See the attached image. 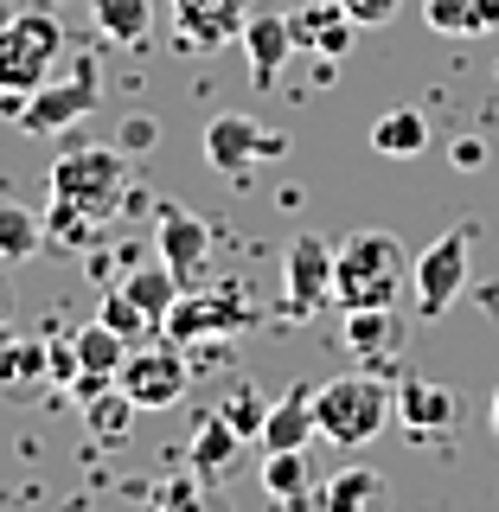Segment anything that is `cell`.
<instances>
[{
  "instance_id": "1",
  "label": "cell",
  "mask_w": 499,
  "mask_h": 512,
  "mask_svg": "<svg viewBox=\"0 0 499 512\" xmlns=\"http://www.w3.org/2000/svg\"><path fill=\"white\" fill-rule=\"evenodd\" d=\"M416 256L397 244L391 231H352L346 244H333V301L352 308H397L410 282Z\"/></svg>"
},
{
  "instance_id": "2",
  "label": "cell",
  "mask_w": 499,
  "mask_h": 512,
  "mask_svg": "<svg viewBox=\"0 0 499 512\" xmlns=\"http://www.w3.org/2000/svg\"><path fill=\"white\" fill-rule=\"evenodd\" d=\"M391 416H397L391 384H378L365 372H340L333 384H314V429L333 448H365Z\"/></svg>"
},
{
  "instance_id": "3",
  "label": "cell",
  "mask_w": 499,
  "mask_h": 512,
  "mask_svg": "<svg viewBox=\"0 0 499 512\" xmlns=\"http://www.w3.org/2000/svg\"><path fill=\"white\" fill-rule=\"evenodd\" d=\"M52 199L77 205L90 224H109L128 205V154L122 148H71L52 160Z\"/></svg>"
},
{
  "instance_id": "4",
  "label": "cell",
  "mask_w": 499,
  "mask_h": 512,
  "mask_svg": "<svg viewBox=\"0 0 499 512\" xmlns=\"http://www.w3.org/2000/svg\"><path fill=\"white\" fill-rule=\"evenodd\" d=\"M64 58V26L52 13L0 20V96H32Z\"/></svg>"
},
{
  "instance_id": "5",
  "label": "cell",
  "mask_w": 499,
  "mask_h": 512,
  "mask_svg": "<svg viewBox=\"0 0 499 512\" xmlns=\"http://www.w3.org/2000/svg\"><path fill=\"white\" fill-rule=\"evenodd\" d=\"M96 96H103V77H96V58H77L64 77H45L32 96H20V109H13V122L26 128V135H64L71 122H84L96 109Z\"/></svg>"
},
{
  "instance_id": "6",
  "label": "cell",
  "mask_w": 499,
  "mask_h": 512,
  "mask_svg": "<svg viewBox=\"0 0 499 512\" xmlns=\"http://www.w3.org/2000/svg\"><path fill=\"white\" fill-rule=\"evenodd\" d=\"M256 327V308L244 288H212V295H180L160 320L173 346H192V340H218V333H244Z\"/></svg>"
},
{
  "instance_id": "7",
  "label": "cell",
  "mask_w": 499,
  "mask_h": 512,
  "mask_svg": "<svg viewBox=\"0 0 499 512\" xmlns=\"http://www.w3.org/2000/svg\"><path fill=\"white\" fill-rule=\"evenodd\" d=\"M468 250H474V231H442L436 244L410 263V288H416V308L429 320H442L455 308V295L468 288Z\"/></svg>"
},
{
  "instance_id": "8",
  "label": "cell",
  "mask_w": 499,
  "mask_h": 512,
  "mask_svg": "<svg viewBox=\"0 0 499 512\" xmlns=\"http://www.w3.org/2000/svg\"><path fill=\"white\" fill-rule=\"evenodd\" d=\"M327 301H333V244L301 231L282 250V308L288 320H314Z\"/></svg>"
},
{
  "instance_id": "9",
  "label": "cell",
  "mask_w": 499,
  "mask_h": 512,
  "mask_svg": "<svg viewBox=\"0 0 499 512\" xmlns=\"http://www.w3.org/2000/svg\"><path fill=\"white\" fill-rule=\"evenodd\" d=\"M116 384L128 397H135V410H173L186 397V359H180V346H135L122 359V372Z\"/></svg>"
},
{
  "instance_id": "10",
  "label": "cell",
  "mask_w": 499,
  "mask_h": 512,
  "mask_svg": "<svg viewBox=\"0 0 499 512\" xmlns=\"http://www.w3.org/2000/svg\"><path fill=\"white\" fill-rule=\"evenodd\" d=\"M276 154H282V135H269V128L256 122V116H244V109L205 122V160H212L218 173H244V167L276 160Z\"/></svg>"
},
{
  "instance_id": "11",
  "label": "cell",
  "mask_w": 499,
  "mask_h": 512,
  "mask_svg": "<svg viewBox=\"0 0 499 512\" xmlns=\"http://www.w3.org/2000/svg\"><path fill=\"white\" fill-rule=\"evenodd\" d=\"M173 26L186 52H224L231 39H244L250 7L244 0H173Z\"/></svg>"
},
{
  "instance_id": "12",
  "label": "cell",
  "mask_w": 499,
  "mask_h": 512,
  "mask_svg": "<svg viewBox=\"0 0 499 512\" xmlns=\"http://www.w3.org/2000/svg\"><path fill=\"white\" fill-rule=\"evenodd\" d=\"M288 26H295V52H314V58H333V64L352 52V32H359V20H352L340 0H301L288 13Z\"/></svg>"
},
{
  "instance_id": "13",
  "label": "cell",
  "mask_w": 499,
  "mask_h": 512,
  "mask_svg": "<svg viewBox=\"0 0 499 512\" xmlns=\"http://www.w3.org/2000/svg\"><path fill=\"white\" fill-rule=\"evenodd\" d=\"M205 256H212V231H205V218H192L186 205H160V263L173 269L180 282H192L205 269Z\"/></svg>"
},
{
  "instance_id": "14",
  "label": "cell",
  "mask_w": 499,
  "mask_h": 512,
  "mask_svg": "<svg viewBox=\"0 0 499 512\" xmlns=\"http://www.w3.org/2000/svg\"><path fill=\"white\" fill-rule=\"evenodd\" d=\"M244 52H250V84L256 90H276L282 64L295 58V26H288V13H250Z\"/></svg>"
},
{
  "instance_id": "15",
  "label": "cell",
  "mask_w": 499,
  "mask_h": 512,
  "mask_svg": "<svg viewBox=\"0 0 499 512\" xmlns=\"http://www.w3.org/2000/svg\"><path fill=\"white\" fill-rule=\"evenodd\" d=\"M391 404H397V423L416 429V436H436V429L455 423V391H448V384H429V378H397Z\"/></svg>"
},
{
  "instance_id": "16",
  "label": "cell",
  "mask_w": 499,
  "mask_h": 512,
  "mask_svg": "<svg viewBox=\"0 0 499 512\" xmlns=\"http://www.w3.org/2000/svg\"><path fill=\"white\" fill-rule=\"evenodd\" d=\"M314 436H320L314 429V384H288L276 404H269L263 448H308Z\"/></svg>"
},
{
  "instance_id": "17",
  "label": "cell",
  "mask_w": 499,
  "mask_h": 512,
  "mask_svg": "<svg viewBox=\"0 0 499 512\" xmlns=\"http://www.w3.org/2000/svg\"><path fill=\"white\" fill-rule=\"evenodd\" d=\"M237 455H244V436L231 429V416H224V410H212L199 423V436H192V448H186V468L199 474V480H218V474L237 468Z\"/></svg>"
},
{
  "instance_id": "18",
  "label": "cell",
  "mask_w": 499,
  "mask_h": 512,
  "mask_svg": "<svg viewBox=\"0 0 499 512\" xmlns=\"http://www.w3.org/2000/svg\"><path fill=\"white\" fill-rule=\"evenodd\" d=\"M346 346L359 352V359H391V352L404 346V320H397V308H352L346 314Z\"/></svg>"
},
{
  "instance_id": "19",
  "label": "cell",
  "mask_w": 499,
  "mask_h": 512,
  "mask_svg": "<svg viewBox=\"0 0 499 512\" xmlns=\"http://www.w3.org/2000/svg\"><path fill=\"white\" fill-rule=\"evenodd\" d=\"M122 295H128V301H135V308H141V314H154V320H167V308H173V301H180V295H186V282H180V276H173V269H167V263H135V269H128V276H122Z\"/></svg>"
},
{
  "instance_id": "20",
  "label": "cell",
  "mask_w": 499,
  "mask_h": 512,
  "mask_svg": "<svg viewBox=\"0 0 499 512\" xmlns=\"http://www.w3.org/2000/svg\"><path fill=\"white\" fill-rule=\"evenodd\" d=\"M320 512H384V474L378 468H340L320 493Z\"/></svg>"
},
{
  "instance_id": "21",
  "label": "cell",
  "mask_w": 499,
  "mask_h": 512,
  "mask_svg": "<svg viewBox=\"0 0 499 512\" xmlns=\"http://www.w3.org/2000/svg\"><path fill=\"white\" fill-rule=\"evenodd\" d=\"M372 148L378 154H391V160H416V154H423L429 148V116H423V109H391V116H378L372 122Z\"/></svg>"
},
{
  "instance_id": "22",
  "label": "cell",
  "mask_w": 499,
  "mask_h": 512,
  "mask_svg": "<svg viewBox=\"0 0 499 512\" xmlns=\"http://www.w3.org/2000/svg\"><path fill=\"white\" fill-rule=\"evenodd\" d=\"M90 13L109 45H141L154 32V0H90Z\"/></svg>"
},
{
  "instance_id": "23",
  "label": "cell",
  "mask_w": 499,
  "mask_h": 512,
  "mask_svg": "<svg viewBox=\"0 0 499 512\" xmlns=\"http://www.w3.org/2000/svg\"><path fill=\"white\" fill-rule=\"evenodd\" d=\"M71 340H77V359H84V372H109V378H116V372H122V359L135 352V346H128L116 327H103V320H90V327H77Z\"/></svg>"
},
{
  "instance_id": "24",
  "label": "cell",
  "mask_w": 499,
  "mask_h": 512,
  "mask_svg": "<svg viewBox=\"0 0 499 512\" xmlns=\"http://www.w3.org/2000/svg\"><path fill=\"white\" fill-rule=\"evenodd\" d=\"M45 244V224L26 212V205H13V199H0V256L7 263H32Z\"/></svg>"
},
{
  "instance_id": "25",
  "label": "cell",
  "mask_w": 499,
  "mask_h": 512,
  "mask_svg": "<svg viewBox=\"0 0 499 512\" xmlns=\"http://www.w3.org/2000/svg\"><path fill=\"white\" fill-rule=\"evenodd\" d=\"M84 416H90V436L96 442H122L128 423H135V397H128L122 384H109V391H96L90 404H84Z\"/></svg>"
},
{
  "instance_id": "26",
  "label": "cell",
  "mask_w": 499,
  "mask_h": 512,
  "mask_svg": "<svg viewBox=\"0 0 499 512\" xmlns=\"http://www.w3.org/2000/svg\"><path fill=\"white\" fill-rule=\"evenodd\" d=\"M263 493H269V500H282V506H295L301 493H308V461H301V448H269Z\"/></svg>"
},
{
  "instance_id": "27",
  "label": "cell",
  "mask_w": 499,
  "mask_h": 512,
  "mask_svg": "<svg viewBox=\"0 0 499 512\" xmlns=\"http://www.w3.org/2000/svg\"><path fill=\"white\" fill-rule=\"evenodd\" d=\"M96 320H103V327H116L128 346H148V333L160 327V320H154V314H141L135 301L122 295V288H109V295H103V308H96Z\"/></svg>"
},
{
  "instance_id": "28",
  "label": "cell",
  "mask_w": 499,
  "mask_h": 512,
  "mask_svg": "<svg viewBox=\"0 0 499 512\" xmlns=\"http://www.w3.org/2000/svg\"><path fill=\"white\" fill-rule=\"evenodd\" d=\"M148 500H154V512H205V493H199V474H192V468L154 480Z\"/></svg>"
},
{
  "instance_id": "29",
  "label": "cell",
  "mask_w": 499,
  "mask_h": 512,
  "mask_svg": "<svg viewBox=\"0 0 499 512\" xmlns=\"http://www.w3.org/2000/svg\"><path fill=\"white\" fill-rule=\"evenodd\" d=\"M0 378L7 384L45 378V340H0Z\"/></svg>"
},
{
  "instance_id": "30",
  "label": "cell",
  "mask_w": 499,
  "mask_h": 512,
  "mask_svg": "<svg viewBox=\"0 0 499 512\" xmlns=\"http://www.w3.org/2000/svg\"><path fill=\"white\" fill-rule=\"evenodd\" d=\"M224 416H231V429H237V436H244V442H263L269 404H263V397L250 391V384H244V391H231V397H224Z\"/></svg>"
},
{
  "instance_id": "31",
  "label": "cell",
  "mask_w": 499,
  "mask_h": 512,
  "mask_svg": "<svg viewBox=\"0 0 499 512\" xmlns=\"http://www.w3.org/2000/svg\"><path fill=\"white\" fill-rule=\"evenodd\" d=\"M423 20L436 32H455V39H468V32H480V13L474 0H423Z\"/></svg>"
},
{
  "instance_id": "32",
  "label": "cell",
  "mask_w": 499,
  "mask_h": 512,
  "mask_svg": "<svg viewBox=\"0 0 499 512\" xmlns=\"http://www.w3.org/2000/svg\"><path fill=\"white\" fill-rule=\"evenodd\" d=\"M45 237H58V244H90L96 237V224L77 212V205H64V199H52V218H45Z\"/></svg>"
},
{
  "instance_id": "33",
  "label": "cell",
  "mask_w": 499,
  "mask_h": 512,
  "mask_svg": "<svg viewBox=\"0 0 499 512\" xmlns=\"http://www.w3.org/2000/svg\"><path fill=\"white\" fill-rule=\"evenodd\" d=\"M84 359H77V340H45V378L52 384H77Z\"/></svg>"
},
{
  "instance_id": "34",
  "label": "cell",
  "mask_w": 499,
  "mask_h": 512,
  "mask_svg": "<svg viewBox=\"0 0 499 512\" xmlns=\"http://www.w3.org/2000/svg\"><path fill=\"white\" fill-rule=\"evenodd\" d=\"M154 141H160V122H154V116H128V122H122V141H116V148H122V154H148Z\"/></svg>"
},
{
  "instance_id": "35",
  "label": "cell",
  "mask_w": 499,
  "mask_h": 512,
  "mask_svg": "<svg viewBox=\"0 0 499 512\" xmlns=\"http://www.w3.org/2000/svg\"><path fill=\"white\" fill-rule=\"evenodd\" d=\"M340 7L359 26H384V20H397V7H404V0H340Z\"/></svg>"
},
{
  "instance_id": "36",
  "label": "cell",
  "mask_w": 499,
  "mask_h": 512,
  "mask_svg": "<svg viewBox=\"0 0 499 512\" xmlns=\"http://www.w3.org/2000/svg\"><path fill=\"white\" fill-rule=\"evenodd\" d=\"M480 160H487V148H480L474 135H468V141H455V167H461V173H474Z\"/></svg>"
},
{
  "instance_id": "37",
  "label": "cell",
  "mask_w": 499,
  "mask_h": 512,
  "mask_svg": "<svg viewBox=\"0 0 499 512\" xmlns=\"http://www.w3.org/2000/svg\"><path fill=\"white\" fill-rule=\"evenodd\" d=\"M474 13H480V32H499V0H474Z\"/></svg>"
},
{
  "instance_id": "38",
  "label": "cell",
  "mask_w": 499,
  "mask_h": 512,
  "mask_svg": "<svg viewBox=\"0 0 499 512\" xmlns=\"http://www.w3.org/2000/svg\"><path fill=\"white\" fill-rule=\"evenodd\" d=\"M493 429H499V391H493Z\"/></svg>"
},
{
  "instance_id": "39",
  "label": "cell",
  "mask_w": 499,
  "mask_h": 512,
  "mask_svg": "<svg viewBox=\"0 0 499 512\" xmlns=\"http://www.w3.org/2000/svg\"><path fill=\"white\" fill-rule=\"evenodd\" d=\"M0 327H7V308H0Z\"/></svg>"
}]
</instances>
